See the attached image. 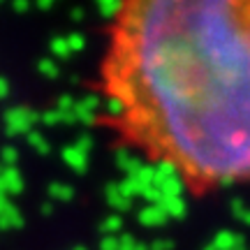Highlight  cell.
<instances>
[{"instance_id":"6da1fadb","label":"cell","mask_w":250,"mask_h":250,"mask_svg":"<svg viewBox=\"0 0 250 250\" xmlns=\"http://www.w3.org/2000/svg\"><path fill=\"white\" fill-rule=\"evenodd\" d=\"M98 127L192 197L250 188V0H116Z\"/></svg>"}]
</instances>
